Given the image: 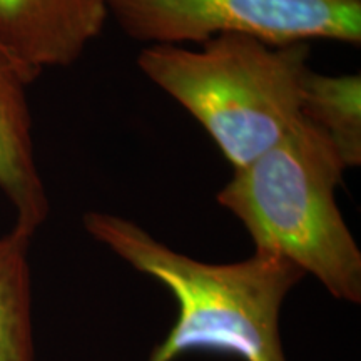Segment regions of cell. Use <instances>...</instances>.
Instances as JSON below:
<instances>
[{
    "instance_id": "2",
    "label": "cell",
    "mask_w": 361,
    "mask_h": 361,
    "mask_svg": "<svg viewBox=\"0 0 361 361\" xmlns=\"http://www.w3.org/2000/svg\"><path fill=\"white\" fill-rule=\"evenodd\" d=\"M343 164L326 135L301 121L234 169L216 200L250 234L255 252L290 261L338 301L361 303V251L336 204Z\"/></svg>"
},
{
    "instance_id": "4",
    "label": "cell",
    "mask_w": 361,
    "mask_h": 361,
    "mask_svg": "<svg viewBox=\"0 0 361 361\" xmlns=\"http://www.w3.org/2000/svg\"><path fill=\"white\" fill-rule=\"evenodd\" d=\"M128 37L149 45L250 35L274 45L361 44V0H107Z\"/></svg>"
},
{
    "instance_id": "5",
    "label": "cell",
    "mask_w": 361,
    "mask_h": 361,
    "mask_svg": "<svg viewBox=\"0 0 361 361\" xmlns=\"http://www.w3.org/2000/svg\"><path fill=\"white\" fill-rule=\"evenodd\" d=\"M107 19V0H0V49L34 80L74 64Z\"/></svg>"
},
{
    "instance_id": "3",
    "label": "cell",
    "mask_w": 361,
    "mask_h": 361,
    "mask_svg": "<svg viewBox=\"0 0 361 361\" xmlns=\"http://www.w3.org/2000/svg\"><path fill=\"white\" fill-rule=\"evenodd\" d=\"M308 57V44L226 34L201 49L149 45L137 67L202 126L236 169L276 146L301 121Z\"/></svg>"
},
{
    "instance_id": "7",
    "label": "cell",
    "mask_w": 361,
    "mask_h": 361,
    "mask_svg": "<svg viewBox=\"0 0 361 361\" xmlns=\"http://www.w3.org/2000/svg\"><path fill=\"white\" fill-rule=\"evenodd\" d=\"M301 117L326 135L346 169L361 166V78L308 69L301 87Z\"/></svg>"
},
{
    "instance_id": "1",
    "label": "cell",
    "mask_w": 361,
    "mask_h": 361,
    "mask_svg": "<svg viewBox=\"0 0 361 361\" xmlns=\"http://www.w3.org/2000/svg\"><path fill=\"white\" fill-rule=\"evenodd\" d=\"M92 239L139 273L164 284L178 303L169 335L147 361H174L189 351H216L241 361H288L279 318L306 278L290 261L252 252L236 263H206L173 250L119 214L89 211Z\"/></svg>"
},
{
    "instance_id": "8",
    "label": "cell",
    "mask_w": 361,
    "mask_h": 361,
    "mask_svg": "<svg viewBox=\"0 0 361 361\" xmlns=\"http://www.w3.org/2000/svg\"><path fill=\"white\" fill-rule=\"evenodd\" d=\"M30 239L17 228L0 236V361H35Z\"/></svg>"
},
{
    "instance_id": "6",
    "label": "cell",
    "mask_w": 361,
    "mask_h": 361,
    "mask_svg": "<svg viewBox=\"0 0 361 361\" xmlns=\"http://www.w3.org/2000/svg\"><path fill=\"white\" fill-rule=\"evenodd\" d=\"M34 82L0 49V191L16 211V224L30 236L45 223L51 204L35 162L27 85Z\"/></svg>"
}]
</instances>
